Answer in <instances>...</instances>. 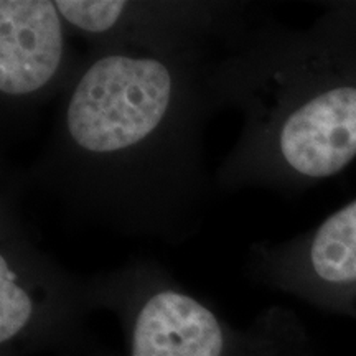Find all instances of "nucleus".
Returning a JSON list of instances; mask_svg holds the SVG:
<instances>
[{
  "instance_id": "f257e3e1",
  "label": "nucleus",
  "mask_w": 356,
  "mask_h": 356,
  "mask_svg": "<svg viewBox=\"0 0 356 356\" xmlns=\"http://www.w3.org/2000/svg\"><path fill=\"white\" fill-rule=\"evenodd\" d=\"M210 50L97 47L58 97L51 132L22 172L71 215L180 244L202 225L215 178L204 129L216 113Z\"/></svg>"
},
{
  "instance_id": "f03ea898",
  "label": "nucleus",
  "mask_w": 356,
  "mask_h": 356,
  "mask_svg": "<svg viewBox=\"0 0 356 356\" xmlns=\"http://www.w3.org/2000/svg\"><path fill=\"white\" fill-rule=\"evenodd\" d=\"M216 109L243 118L221 191L300 193L356 159V7L325 3L304 29L257 19L213 56Z\"/></svg>"
},
{
  "instance_id": "7ed1b4c3",
  "label": "nucleus",
  "mask_w": 356,
  "mask_h": 356,
  "mask_svg": "<svg viewBox=\"0 0 356 356\" xmlns=\"http://www.w3.org/2000/svg\"><path fill=\"white\" fill-rule=\"evenodd\" d=\"M22 172L2 167L0 186V356H115L89 328V277L38 246L25 225Z\"/></svg>"
},
{
  "instance_id": "20e7f679",
  "label": "nucleus",
  "mask_w": 356,
  "mask_h": 356,
  "mask_svg": "<svg viewBox=\"0 0 356 356\" xmlns=\"http://www.w3.org/2000/svg\"><path fill=\"white\" fill-rule=\"evenodd\" d=\"M89 284L96 312L118 318L126 356H256L273 330L275 307L236 328L152 259L134 257Z\"/></svg>"
},
{
  "instance_id": "39448f33",
  "label": "nucleus",
  "mask_w": 356,
  "mask_h": 356,
  "mask_svg": "<svg viewBox=\"0 0 356 356\" xmlns=\"http://www.w3.org/2000/svg\"><path fill=\"white\" fill-rule=\"evenodd\" d=\"M56 6L89 48L221 50L257 15L252 3L216 0H56Z\"/></svg>"
},
{
  "instance_id": "423d86ee",
  "label": "nucleus",
  "mask_w": 356,
  "mask_h": 356,
  "mask_svg": "<svg viewBox=\"0 0 356 356\" xmlns=\"http://www.w3.org/2000/svg\"><path fill=\"white\" fill-rule=\"evenodd\" d=\"M73 37L56 2H0V111L3 129L20 124V119L63 95L83 58L74 50Z\"/></svg>"
},
{
  "instance_id": "0eeeda50",
  "label": "nucleus",
  "mask_w": 356,
  "mask_h": 356,
  "mask_svg": "<svg viewBox=\"0 0 356 356\" xmlns=\"http://www.w3.org/2000/svg\"><path fill=\"white\" fill-rule=\"evenodd\" d=\"M246 269L257 284L356 318V198L305 233L252 244Z\"/></svg>"
},
{
  "instance_id": "6e6552de",
  "label": "nucleus",
  "mask_w": 356,
  "mask_h": 356,
  "mask_svg": "<svg viewBox=\"0 0 356 356\" xmlns=\"http://www.w3.org/2000/svg\"><path fill=\"white\" fill-rule=\"evenodd\" d=\"M256 356H312L307 333L293 312L275 307L273 330Z\"/></svg>"
}]
</instances>
